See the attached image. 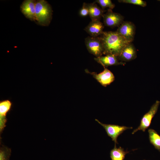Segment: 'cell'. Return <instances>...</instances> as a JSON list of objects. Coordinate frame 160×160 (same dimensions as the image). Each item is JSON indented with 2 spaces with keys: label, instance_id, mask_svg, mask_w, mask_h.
Returning a JSON list of instances; mask_svg holds the SVG:
<instances>
[{
  "label": "cell",
  "instance_id": "cell-1",
  "mask_svg": "<svg viewBox=\"0 0 160 160\" xmlns=\"http://www.w3.org/2000/svg\"><path fill=\"white\" fill-rule=\"evenodd\" d=\"M99 37L105 55H112L118 57L124 47L129 43L116 31H103Z\"/></svg>",
  "mask_w": 160,
  "mask_h": 160
},
{
  "label": "cell",
  "instance_id": "cell-2",
  "mask_svg": "<svg viewBox=\"0 0 160 160\" xmlns=\"http://www.w3.org/2000/svg\"><path fill=\"white\" fill-rule=\"evenodd\" d=\"M35 12L36 21L43 26L49 25L52 18V10L51 5L44 0L36 1Z\"/></svg>",
  "mask_w": 160,
  "mask_h": 160
},
{
  "label": "cell",
  "instance_id": "cell-3",
  "mask_svg": "<svg viewBox=\"0 0 160 160\" xmlns=\"http://www.w3.org/2000/svg\"><path fill=\"white\" fill-rule=\"evenodd\" d=\"M84 42L88 52L95 57H100L103 55V45L99 36H88L85 38Z\"/></svg>",
  "mask_w": 160,
  "mask_h": 160
},
{
  "label": "cell",
  "instance_id": "cell-4",
  "mask_svg": "<svg viewBox=\"0 0 160 160\" xmlns=\"http://www.w3.org/2000/svg\"><path fill=\"white\" fill-rule=\"evenodd\" d=\"M160 103V102L157 100L152 105L148 112L143 116L139 126L134 130L132 134H134L138 130L145 132L150 125L153 118L157 112Z\"/></svg>",
  "mask_w": 160,
  "mask_h": 160
},
{
  "label": "cell",
  "instance_id": "cell-5",
  "mask_svg": "<svg viewBox=\"0 0 160 160\" xmlns=\"http://www.w3.org/2000/svg\"><path fill=\"white\" fill-rule=\"evenodd\" d=\"M116 31L128 42L132 43L135 34V26L131 22L123 21L118 27Z\"/></svg>",
  "mask_w": 160,
  "mask_h": 160
},
{
  "label": "cell",
  "instance_id": "cell-6",
  "mask_svg": "<svg viewBox=\"0 0 160 160\" xmlns=\"http://www.w3.org/2000/svg\"><path fill=\"white\" fill-rule=\"evenodd\" d=\"M85 72L92 76L100 84L104 87H106L112 83L115 80L113 73L107 68H104L103 71L99 73L91 72L87 69L85 70Z\"/></svg>",
  "mask_w": 160,
  "mask_h": 160
},
{
  "label": "cell",
  "instance_id": "cell-7",
  "mask_svg": "<svg viewBox=\"0 0 160 160\" xmlns=\"http://www.w3.org/2000/svg\"><path fill=\"white\" fill-rule=\"evenodd\" d=\"M96 121L100 124L105 129L108 136L111 137L115 143L118 144L117 138L118 136L126 130L131 129L132 127L125 126H120L117 125L104 124L95 119Z\"/></svg>",
  "mask_w": 160,
  "mask_h": 160
},
{
  "label": "cell",
  "instance_id": "cell-8",
  "mask_svg": "<svg viewBox=\"0 0 160 160\" xmlns=\"http://www.w3.org/2000/svg\"><path fill=\"white\" fill-rule=\"evenodd\" d=\"M103 17L105 25L111 28L119 27L123 22L124 17L120 14L108 9Z\"/></svg>",
  "mask_w": 160,
  "mask_h": 160
},
{
  "label": "cell",
  "instance_id": "cell-9",
  "mask_svg": "<svg viewBox=\"0 0 160 160\" xmlns=\"http://www.w3.org/2000/svg\"><path fill=\"white\" fill-rule=\"evenodd\" d=\"M36 1L25 0L20 6L21 12L27 18L31 21L36 20L35 12Z\"/></svg>",
  "mask_w": 160,
  "mask_h": 160
},
{
  "label": "cell",
  "instance_id": "cell-10",
  "mask_svg": "<svg viewBox=\"0 0 160 160\" xmlns=\"http://www.w3.org/2000/svg\"><path fill=\"white\" fill-rule=\"evenodd\" d=\"M137 56L136 49L133 44L130 43L124 47L118 57L120 61L125 63L135 59Z\"/></svg>",
  "mask_w": 160,
  "mask_h": 160
},
{
  "label": "cell",
  "instance_id": "cell-11",
  "mask_svg": "<svg viewBox=\"0 0 160 160\" xmlns=\"http://www.w3.org/2000/svg\"><path fill=\"white\" fill-rule=\"evenodd\" d=\"M95 60L103 66L107 68L108 66L119 65H124L126 63L120 61L117 56L112 55H107L98 57H95Z\"/></svg>",
  "mask_w": 160,
  "mask_h": 160
},
{
  "label": "cell",
  "instance_id": "cell-12",
  "mask_svg": "<svg viewBox=\"0 0 160 160\" xmlns=\"http://www.w3.org/2000/svg\"><path fill=\"white\" fill-rule=\"evenodd\" d=\"M104 25L100 20H91L85 28L84 30L89 34L90 36H99L103 32Z\"/></svg>",
  "mask_w": 160,
  "mask_h": 160
},
{
  "label": "cell",
  "instance_id": "cell-13",
  "mask_svg": "<svg viewBox=\"0 0 160 160\" xmlns=\"http://www.w3.org/2000/svg\"><path fill=\"white\" fill-rule=\"evenodd\" d=\"M12 105L11 102L8 100L0 103V132H2L6 127L7 121L6 115L10 110Z\"/></svg>",
  "mask_w": 160,
  "mask_h": 160
},
{
  "label": "cell",
  "instance_id": "cell-14",
  "mask_svg": "<svg viewBox=\"0 0 160 160\" xmlns=\"http://www.w3.org/2000/svg\"><path fill=\"white\" fill-rule=\"evenodd\" d=\"M87 5L89 10V15L91 20H100L104 14V10L93 2L87 3Z\"/></svg>",
  "mask_w": 160,
  "mask_h": 160
},
{
  "label": "cell",
  "instance_id": "cell-15",
  "mask_svg": "<svg viewBox=\"0 0 160 160\" xmlns=\"http://www.w3.org/2000/svg\"><path fill=\"white\" fill-rule=\"evenodd\" d=\"M128 153L121 147L117 148L115 145L114 148L111 151L110 157L111 160H124L126 155Z\"/></svg>",
  "mask_w": 160,
  "mask_h": 160
},
{
  "label": "cell",
  "instance_id": "cell-16",
  "mask_svg": "<svg viewBox=\"0 0 160 160\" xmlns=\"http://www.w3.org/2000/svg\"><path fill=\"white\" fill-rule=\"evenodd\" d=\"M149 138L150 143L155 148L160 151V136L154 130H148Z\"/></svg>",
  "mask_w": 160,
  "mask_h": 160
},
{
  "label": "cell",
  "instance_id": "cell-17",
  "mask_svg": "<svg viewBox=\"0 0 160 160\" xmlns=\"http://www.w3.org/2000/svg\"><path fill=\"white\" fill-rule=\"evenodd\" d=\"M11 153L10 148L4 145L2 146L0 150V160H9Z\"/></svg>",
  "mask_w": 160,
  "mask_h": 160
},
{
  "label": "cell",
  "instance_id": "cell-18",
  "mask_svg": "<svg viewBox=\"0 0 160 160\" xmlns=\"http://www.w3.org/2000/svg\"><path fill=\"white\" fill-rule=\"evenodd\" d=\"M93 3L98 4L103 10L106 8L112 10L115 7V5L111 0H96Z\"/></svg>",
  "mask_w": 160,
  "mask_h": 160
},
{
  "label": "cell",
  "instance_id": "cell-19",
  "mask_svg": "<svg viewBox=\"0 0 160 160\" xmlns=\"http://www.w3.org/2000/svg\"><path fill=\"white\" fill-rule=\"evenodd\" d=\"M120 3L130 4L145 7L147 5L146 2L142 0H120L118 1Z\"/></svg>",
  "mask_w": 160,
  "mask_h": 160
},
{
  "label": "cell",
  "instance_id": "cell-20",
  "mask_svg": "<svg viewBox=\"0 0 160 160\" xmlns=\"http://www.w3.org/2000/svg\"><path fill=\"white\" fill-rule=\"evenodd\" d=\"M89 10L87 3L84 2L82 7L79 11V15L81 17H85L89 15Z\"/></svg>",
  "mask_w": 160,
  "mask_h": 160
},
{
  "label": "cell",
  "instance_id": "cell-21",
  "mask_svg": "<svg viewBox=\"0 0 160 160\" xmlns=\"http://www.w3.org/2000/svg\"><path fill=\"white\" fill-rule=\"evenodd\" d=\"M159 1H160V0H159Z\"/></svg>",
  "mask_w": 160,
  "mask_h": 160
},
{
  "label": "cell",
  "instance_id": "cell-22",
  "mask_svg": "<svg viewBox=\"0 0 160 160\" xmlns=\"http://www.w3.org/2000/svg\"></svg>",
  "mask_w": 160,
  "mask_h": 160
}]
</instances>
